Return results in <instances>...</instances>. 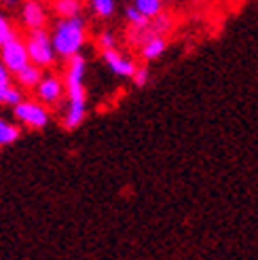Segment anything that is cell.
I'll list each match as a JSON object with an SVG mask.
<instances>
[{"instance_id": "ac0fdd59", "label": "cell", "mask_w": 258, "mask_h": 260, "mask_svg": "<svg viewBox=\"0 0 258 260\" xmlns=\"http://www.w3.org/2000/svg\"><path fill=\"white\" fill-rule=\"evenodd\" d=\"M98 43H100L102 51H108V49H117V41H114L112 32H102V34H100V38H98Z\"/></svg>"}, {"instance_id": "5bb4252c", "label": "cell", "mask_w": 258, "mask_h": 260, "mask_svg": "<svg viewBox=\"0 0 258 260\" xmlns=\"http://www.w3.org/2000/svg\"><path fill=\"white\" fill-rule=\"evenodd\" d=\"M81 11V3L79 0H55V13L61 19L68 17H76Z\"/></svg>"}, {"instance_id": "9c48e42d", "label": "cell", "mask_w": 258, "mask_h": 260, "mask_svg": "<svg viewBox=\"0 0 258 260\" xmlns=\"http://www.w3.org/2000/svg\"><path fill=\"white\" fill-rule=\"evenodd\" d=\"M15 79H17V83H19V87H23V89H36L38 83L43 81V68L30 61L28 66L21 68V70L15 74Z\"/></svg>"}, {"instance_id": "d6986e66", "label": "cell", "mask_w": 258, "mask_h": 260, "mask_svg": "<svg viewBox=\"0 0 258 260\" xmlns=\"http://www.w3.org/2000/svg\"><path fill=\"white\" fill-rule=\"evenodd\" d=\"M132 79H134L136 87H144V85L148 83V68H138Z\"/></svg>"}, {"instance_id": "2e32d148", "label": "cell", "mask_w": 258, "mask_h": 260, "mask_svg": "<svg viewBox=\"0 0 258 260\" xmlns=\"http://www.w3.org/2000/svg\"><path fill=\"white\" fill-rule=\"evenodd\" d=\"M125 17H127V21L132 23V25H136L138 30H140V28H146V25H148V17L144 15V13H140L134 5H129V7L125 9Z\"/></svg>"}, {"instance_id": "4fadbf2b", "label": "cell", "mask_w": 258, "mask_h": 260, "mask_svg": "<svg viewBox=\"0 0 258 260\" xmlns=\"http://www.w3.org/2000/svg\"><path fill=\"white\" fill-rule=\"evenodd\" d=\"M23 102V95H21V91L17 87H13V85H3L0 87V104L3 106H13L15 108L17 104Z\"/></svg>"}, {"instance_id": "44dd1931", "label": "cell", "mask_w": 258, "mask_h": 260, "mask_svg": "<svg viewBox=\"0 0 258 260\" xmlns=\"http://www.w3.org/2000/svg\"><path fill=\"white\" fill-rule=\"evenodd\" d=\"M3 3H5V7L13 9V7H15V5H17V0H3Z\"/></svg>"}, {"instance_id": "52a82bcc", "label": "cell", "mask_w": 258, "mask_h": 260, "mask_svg": "<svg viewBox=\"0 0 258 260\" xmlns=\"http://www.w3.org/2000/svg\"><path fill=\"white\" fill-rule=\"evenodd\" d=\"M21 21L28 30L45 28V21H47L45 7L38 3V0H25L23 7H21Z\"/></svg>"}, {"instance_id": "ffe728a7", "label": "cell", "mask_w": 258, "mask_h": 260, "mask_svg": "<svg viewBox=\"0 0 258 260\" xmlns=\"http://www.w3.org/2000/svg\"><path fill=\"white\" fill-rule=\"evenodd\" d=\"M3 85H11V70L5 66V61L0 59V87Z\"/></svg>"}, {"instance_id": "7c38bea8", "label": "cell", "mask_w": 258, "mask_h": 260, "mask_svg": "<svg viewBox=\"0 0 258 260\" xmlns=\"http://www.w3.org/2000/svg\"><path fill=\"white\" fill-rule=\"evenodd\" d=\"M134 7L144 13L148 19H154L161 15V9H163V0H134Z\"/></svg>"}, {"instance_id": "e0dca14e", "label": "cell", "mask_w": 258, "mask_h": 260, "mask_svg": "<svg viewBox=\"0 0 258 260\" xmlns=\"http://www.w3.org/2000/svg\"><path fill=\"white\" fill-rule=\"evenodd\" d=\"M13 36H17V34H15V30H13L11 21L0 13V47H3L5 43H9Z\"/></svg>"}, {"instance_id": "30bf717a", "label": "cell", "mask_w": 258, "mask_h": 260, "mask_svg": "<svg viewBox=\"0 0 258 260\" xmlns=\"http://www.w3.org/2000/svg\"><path fill=\"white\" fill-rule=\"evenodd\" d=\"M165 47H167V43H165V38H163L161 34L150 36V38H146L144 47H142V57H144L146 61L159 59V57L165 53Z\"/></svg>"}, {"instance_id": "9a60e30c", "label": "cell", "mask_w": 258, "mask_h": 260, "mask_svg": "<svg viewBox=\"0 0 258 260\" xmlns=\"http://www.w3.org/2000/svg\"><path fill=\"white\" fill-rule=\"evenodd\" d=\"M91 9L98 17L102 19H108L114 15V9H117V5H114V0H91Z\"/></svg>"}, {"instance_id": "7a4b0ae2", "label": "cell", "mask_w": 258, "mask_h": 260, "mask_svg": "<svg viewBox=\"0 0 258 260\" xmlns=\"http://www.w3.org/2000/svg\"><path fill=\"white\" fill-rule=\"evenodd\" d=\"M87 38V28H85V19L83 17H68V19H59L51 34L53 41L55 53L63 59H70L72 55H79L81 49L85 45Z\"/></svg>"}, {"instance_id": "8992f818", "label": "cell", "mask_w": 258, "mask_h": 260, "mask_svg": "<svg viewBox=\"0 0 258 260\" xmlns=\"http://www.w3.org/2000/svg\"><path fill=\"white\" fill-rule=\"evenodd\" d=\"M66 91V85H63L57 76H43V81L36 87V98L43 104H57Z\"/></svg>"}, {"instance_id": "6da1fadb", "label": "cell", "mask_w": 258, "mask_h": 260, "mask_svg": "<svg viewBox=\"0 0 258 260\" xmlns=\"http://www.w3.org/2000/svg\"><path fill=\"white\" fill-rule=\"evenodd\" d=\"M85 72L87 59L79 53L66 59V93H68V108L63 112L61 125L66 129H76L87 116V91H85Z\"/></svg>"}, {"instance_id": "3957f363", "label": "cell", "mask_w": 258, "mask_h": 260, "mask_svg": "<svg viewBox=\"0 0 258 260\" xmlns=\"http://www.w3.org/2000/svg\"><path fill=\"white\" fill-rule=\"evenodd\" d=\"M28 53H30V61L36 63L41 68H49L51 63L55 61V47L53 41H51V34L45 28H36L28 32Z\"/></svg>"}, {"instance_id": "5b68a950", "label": "cell", "mask_w": 258, "mask_h": 260, "mask_svg": "<svg viewBox=\"0 0 258 260\" xmlns=\"http://www.w3.org/2000/svg\"><path fill=\"white\" fill-rule=\"evenodd\" d=\"M0 59L5 61V66L17 74L21 68H25L30 63V53H28V45L19 41V36H13L9 43L0 47Z\"/></svg>"}, {"instance_id": "8fae6325", "label": "cell", "mask_w": 258, "mask_h": 260, "mask_svg": "<svg viewBox=\"0 0 258 260\" xmlns=\"http://www.w3.org/2000/svg\"><path fill=\"white\" fill-rule=\"evenodd\" d=\"M19 134L21 132H19L17 125H13V123H9L7 119L0 116V146H9V144H13V142H17Z\"/></svg>"}, {"instance_id": "7402d4cb", "label": "cell", "mask_w": 258, "mask_h": 260, "mask_svg": "<svg viewBox=\"0 0 258 260\" xmlns=\"http://www.w3.org/2000/svg\"><path fill=\"white\" fill-rule=\"evenodd\" d=\"M192 3H199V0H192Z\"/></svg>"}, {"instance_id": "277c9868", "label": "cell", "mask_w": 258, "mask_h": 260, "mask_svg": "<svg viewBox=\"0 0 258 260\" xmlns=\"http://www.w3.org/2000/svg\"><path fill=\"white\" fill-rule=\"evenodd\" d=\"M13 114H15V119L21 125L30 127V129H43L49 123V112L43 106V102L23 100L21 104H17V106L13 108Z\"/></svg>"}, {"instance_id": "ba28073f", "label": "cell", "mask_w": 258, "mask_h": 260, "mask_svg": "<svg viewBox=\"0 0 258 260\" xmlns=\"http://www.w3.org/2000/svg\"><path fill=\"white\" fill-rule=\"evenodd\" d=\"M102 55H104V61L108 63V68L112 70V74L117 76H134L136 74V63L125 57L123 53H119L117 49H108V51H102Z\"/></svg>"}]
</instances>
